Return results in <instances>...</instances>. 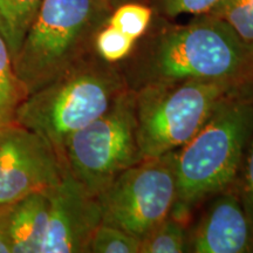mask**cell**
I'll use <instances>...</instances> for the list:
<instances>
[{"label":"cell","mask_w":253,"mask_h":253,"mask_svg":"<svg viewBox=\"0 0 253 253\" xmlns=\"http://www.w3.org/2000/svg\"><path fill=\"white\" fill-rule=\"evenodd\" d=\"M128 89L188 81L253 86V43L210 14L186 24L154 15L130 55L119 63Z\"/></svg>","instance_id":"cell-1"},{"label":"cell","mask_w":253,"mask_h":253,"mask_svg":"<svg viewBox=\"0 0 253 253\" xmlns=\"http://www.w3.org/2000/svg\"><path fill=\"white\" fill-rule=\"evenodd\" d=\"M253 136V87L224 97L208 121L176 150L171 216L189 223L209 198L231 189Z\"/></svg>","instance_id":"cell-2"},{"label":"cell","mask_w":253,"mask_h":253,"mask_svg":"<svg viewBox=\"0 0 253 253\" xmlns=\"http://www.w3.org/2000/svg\"><path fill=\"white\" fill-rule=\"evenodd\" d=\"M126 89L119 65L94 52L27 95L15 112L14 123L48 142L65 166L72 135L100 118Z\"/></svg>","instance_id":"cell-3"},{"label":"cell","mask_w":253,"mask_h":253,"mask_svg":"<svg viewBox=\"0 0 253 253\" xmlns=\"http://www.w3.org/2000/svg\"><path fill=\"white\" fill-rule=\"evenodd\" d=\"M112 11L106 0H42L13 60L26 96L94 53Z\"/></svg>","instance_id":"cell-4"},{"label":"cell","mask_w":253,"mask_h":253,"mask_svg":"<svg viewBox=\"0 0 253 253\" xmlns=\"http://www.w3.org/2000/svg\"><path fill=\"white\" fill-rule=\"evenodd\" d=\"M244 88L250 87L188 81L147 86L134 91L143 160L178 150L202 128L224 97Z\"/></svg>","instance_id":"cell-5"},{"label":"cell","mask_w":253,"mask_h":253,"mask_svg":"<svg viewBox=\"0 0 253 253\" xmlns=\"http://www.w3.org/2000/svg\"><path fill=\"white\" fill-rule=\"evenodd\" d=\"M141 161L135 93L130 89L100 118L73 134L65 150L66 169L94 196Z\"/></svg>","instance_id":"cell-6"},{"label":"cell","mask_w":253,"mask_h":253,"mask_svg":"<svg viewBox=\"0 0 253 253\" xmlns=\"http://www.w3.org/2000/svg\"><path fill=\"white\" fill-rule=\"evenodd\" d=\"M176 151L144 158L120 173L99 195L102 223L144 238L171 216L177 196Z\"/></svg>","instance_id":"cell-7"},{"label":"cell","mask_w":253,"mask_h":253,"mask_svg":"<svg viewBox=\"0 0 253 253\" xmlns=\"http://www.w3.org/2000/svg\"><path fill=\"white\" fill-rule=\"evenodd\" d=\"M66 168L46 140L11 123L0 128V207L36 192H47Z\"/></svg>","instance_id":"cell-8"},{"label":"cell","mask_w":253,"mask_h":253,"mask_svg":"<svg viewBox=\"0 0 253 253\" xmlns=\"http://www.w3.org/2000/svg\"><path fill=\"white\" fill-rule=\"evenodd\" d=\"M48 225L41 253H87L95 231L102 224L99 199L66 169L47 191Z\"/></svg>","instance_id":"cell-9"},{"label":"cell","mask_w":253,"mask_h":253,"mask_svg":"<svg viewBox=\"0 0 253 253\" xmlns=\"http://www.w3.org/2000/svg\"><path fill=\"white\" fill-rule=\"evenodd\" d=\"M188 223L186 253H253L248 217L233 188L209 198Z\"/></svg>","instance_id":"cell-10"},{"label":"cell","mask_w":253,"mask_h":253,"mask_svg":"<svg viewBox=\"0 0 253 253\" xmlns=\"http://www.w3.org/2000/svg\"><path fill=\"white\" fill-rule=\"evenodd\" d=\"M47 192H36L11 204L12 253H41L48 225Z\"/></svg>","instance_id":"cell-11"},{"label":"cell","mask_w":253,"mask_h":253,"mask_svg":"<svg viewBox=\"0 0 253 253\" xmlns=\"http://www.w3.org/2000/svg\"><path fill=\"white\" fill-rule=\"evenodd\" d=\"M42 0H0V34L11 53L12 61L23 45Z\"/></svg>","instance_id":"cell-12"},{"label":"cell","mask_w":253,"mask_h":253,"mask_svg":"<svg viewBox=\"0 0 253 253\" xmlns=\"http://www.w3.org/2000/svg\"><path fill=\"white\" fill-rule=\"evenodd\" d=\"M26 97L13 69L11 53L0 34V128L14 123L19 104Z\"/></svg>","instance_id":"cell-13"},{"label":"cell","mask_w":253,"mask_h":253,"mask_svg":"<svg viewBox=\"0 0 253 253\" xmlns=\"http://www.w3.org/2000/svg\"><path fill=\"white\" fill-rule=\"evenodd\" d=\"M188 223L169 216L141 239L140 253H185Z\"/></svg>","instance_id":"cell-14"},{"label":"cell","mask_w":253,"mask_h":253,"mask_svg":"<svg viewBox=\"0 0 253 253\" xmlns=\"http://www.w3.org/2000/svg\"><path fill=\"white\" fill-rule=\"evenodd\" d=\"M154 15V9L145 2H126L113 8L107 24L137 40L150 27Z\"/></svg>","instance_id":"cell-15"},{"label":"cell","mask_w":253,"mask_h":253,"mask_svg":"<svg viewBox=\"0 0 253 253\" xmlns=\"http://www.w3.org/2000/svg\"><path fill=\"white\" fill-rule=\"evenodd\" d=\"M208 14L223 20L243 40L253 43V0H219Z\"/></svg>","instance_id":"cell-16"},{"label":"cell","mask_w":253,"mask_h":253,"mask_svg":"<svg viewBox=\"0 0 253 253\" xmlns=\"http://www.w3.org/2000/svg\"><path fill=\"white\" fill-rule=\"evenodd\" d=\"M136 40L112 25L104 24L94 38V52L109 63H121L130 55Z\"/></svg>","instance_id":"cell-17"},{"label":"cell","mask_w":253,"mask_h":253,"mask_svg":"<svg viewBox=\"0 0 253 253\" xmlns=\"http://www.w3.org/2000/svg\"><path fill=\"white\" fill-rule=\"evenodd\" d=\"M141 239L118 227L101 224L89 245L91 253H140Z\"/></svg>","instance_id":"cell-18"},{"label":"cell","mask_w":253,"mask_h":253,"mask_svg":"<svg viewBox=\"0 0 253 253\" xmlns=\"http://www.w3.org/2000/svg\"><path fill=\"white\" fill-rule=\"evenodd\" d=\"M219 0H147L157 17L175 20L181 15L208 14Z\"/></svg>","instance_id":"cell-19"},{"label":"cell","mask_w":253,"mask_h":253,"mask_svg":"<svg viewBox=\"0 0 253 253\" xmlns=\"http://www.w3.org/2000/svg\"><path fill=\"white\" fill-rule=\"evenodd\" d=\"M232 188L238 196L240 204L248 217L253 239V136L245 151L244 158L240 164L238 175Z\"/></svg>","instance_id":"cell-20"},{"label":"cell","mask_w":253,"mask_h":253,"mask_svg":"<svg viewBox=\"0 0 253 253\" xmlns=\"http://www.w3.org/2000/svg\"><path fill=\"white\" fill-rule=\"evenodd\" d=\"M9 213H11V204L0 207V253H12Z\"/></svg>","instance_id":"cell-21"},{"label":"cell","mask_w":253,"mask_h":253,"mask_svg":"<svg viewBox=\"0 0 253 253\" xmlns=\"http://www.w3.org/2000/svg\"><path fill=\"white\" fill-rule=\"evenodd\" d=\"M108 4L112 6L113 8H115L116 6L126 4V2H132V1H140V2H145L147 4V0H106Z\"/></svg>","instance_id":"cell-22"}]
</instances>
